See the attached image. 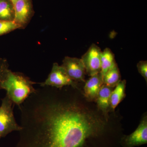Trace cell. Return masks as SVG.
Instances as JSON below:
<instances>
[{
  "mask_svg": "<svg viewBox=\"0 0 147 147\" xmlns=\"http://www.w3.org/2000/svg\"><path fill=\"white\" fill-rule=\"evenodd\" d=\"M137 69L146 80L147 81V61H140L137 65Z\"/></svg>",
  "mask_w": 147,
  "mask_h": 147,
  "instance_id": "e0dca14e",
  "label": "cell"
},
{
  "mask_svg": "<svg viewBox=\"0 0 147 147\" xmlns=\"http://www.w3.org/2000/svg\"><path fill=\"white\" fill-rule=\"evenodd\" d=\"M61 65L73 81L76 83L85 82V75L86 73L81 59L66 57Z\"/></svg>",
  "mask_w": 147,
  "mask_h": 147,
  "instance_id": "8992f818",
  "label": "cell"
},
{
  "mask_svg": "<svg viewBox=\"0 0 147 147\" xmlns=\"http://www.w3.org/2000/svg\"><path fill=\"white\" fill-rule=\"evenodd\" d=\"M40 86H50L62 88L66 86H71L78 89L77 84L68 76L62 66L55 63L53 64L52 70L45 82L40 84Z\"/></svg>",
  "mask_w": 147,
  "mask_h": 147,
  "instance_id": "277c9868",
  "label": "cell"
},
{
  "mask_svg": "<svg viewBox=\"0 0 147 147\" xmlns=\"http://www.w3.org/2000/svg\"><path fill=\"white\" fill-rule=\"evenodd\" d=\"M102 51L100 47L94 43L82 56L81 59L84 63L86 73L92 76L100 72Z\"/></svg>",
  "mask_w": 147,
  "mask_h": 147,
  "instance_id": "5b68a950",
  "label": "cell"
},
{
  "mask_svg": "<svg viewBox=\"0 0 147 147\" xmlns=\"http://www.w3.org/2000/svg\"><path fill=\"white\" fill-rule=\"evenodd\" d=\"M14 18L13 21L24 28L33 15L34 10L32 0H16L13 4Z\"/></svg>",
  "mask_w": 147,
  "mask_h": 147,
  "instance_id": "52a82bcc",
  "label": "cell"
},
{
  "mask_svg": "<svg viewBox=\"0 0 147 147\" xmlns=\"http://www.w3.org/2000/svg\"><path fill=\"white\" fill-rule=\"evenodd\" d=\"M115 55L109 48H105L102 52L101 56V71L102 76L107 71L113 68L116 65Z\"/></svg>",
  "mask_w": 147,
  "mask_h": 147,
  "instance_id": "7c38bea8",
  "label": "cell"
},
{
  "mask_svg": "<svg viewBox=\"0 0 147 147\" xmlns=\"http://www.w3.org/2000/svg\"><path fill=\"white\" fill-rule=\"evenodd\" d=\"M20 28V26L14 21L0 20V36Z\"/></svg>",
  "mask_w": 147,
  "mask_h": 147,
  "instance_id": "9a60e30c",
  "label": "cell"
},
{
  "mask_svg": "<svg viewBox=\"0 0 147 147\" xmlns=\"http://www.w3.org/2000/svg\"><path fill=\"white\" fill-rule=\"evenodd\" d=\"M10 1L12 3H13V4L16 1V0H10Z\"/></svg>",
  "mask_w": 147,
  "mask_h": 147,
  "instance_id": "ac0fdd59",
  "label": "cell"
},
{
  "mask_svg": "<svg viewBox=\"0 0 147 147\" xmlns=\"http://www.w3.org/2000/svg\"><path fill=\"white\" fill-rule=\"evenodd\" d=\"M14 9L10 0H0V20L13 21Z\"/></svg>",
  "mask_w": 147,
  "mask_h": 147,
  "instance_id": "4fadbf2b",
  "label": "cell"
},
{
  "mask_svg": "<svg viewBox=\"0 0 147 147\" xmlns=\"http://www.w3.org/2000/svg\"><path fill=\"white\" fill-rule=\"evenodd\" d=\"M124 147H133L147 143V119L145 115L137 129L130 135L125 136L122 140Z\"/></svg>",
  "mask_w": 147,
  "mask_h": 147,
  "instance_id": "ba28073f",
  "label": "cell"
},
{
  "mask_svg": "<svg viewBox=\"0 0 147 147\" xmlns=\"http://www.w3.org/2000/svg\"><path fill=\"white\" fill-rule=\"evenodd\" d=\"M103 84L102 76L100 72L90 76L84 87V95L87 99L90 101L96 100Z\"/></svg>",
  "mask_w": 147,
  "mask_h": 147,
  "instance_id": "9c48e42d",
  "label": "cell"
},
{
  "mask_svg": "<svg viewBox=\"0 0 147 147\" xmlns=\"http://www.w3.org/2000/svg\"><path fill=\"white\" fill-rule=\"evenodd\" d=\"M35 84L21 74L9 69L1 84V89L5 90L13 104L19 106L35 91Z\"/></svg>",
  "mask_w": 147,
  "mask_h": 147,
  "instance_id": "7a4b0ae2",
  "label": "cell"
},
{
  "mask_svg": "<svg viewBox=\"0 0 147 147\" xmlns=\"http://www.w3.org/2000/svg\"><path fill=\"white\" fill-rule=\"evenodd\" d=\"M103 84L108 86L114 88L121 81L120 72L117 65L107 71L102 76Z\"/></svg>",
  "mask_w": 147,
  "mask_h": 147,
  "instance_id": "5bb4252c",
  "label": "cell"
},
{
  "mask_svg": "<svg viewBox=\"0 0 147 147\" xmlns=\"http://www.w3.org/2000/svg\"><path fill=\"white\" fill-rule=\"evenodd\" d=\"M113 88L103 84L100 88L96 101L98 109L107 115L110 108V95Z\"/></svg>",
  "mask_w": 147,
  "mask_h": 147,
  "instance_id": "30bf717a",
  "label": "cell"
},
{
  "mask_svg": "<svg viewBox=\"0 0 147 147\" xmlns=\"http://www.w3.org/2000/svg\"><path fill=\"white\" fill-rule=\"evenodd\" d=\"M126 82L124 80L119 82L113 90L110 95V108L114 111L125 96Z\"/></svg>",
  "mask_w": 147,
  "mask_h": 147,
  "instance_id": "8fae6325",
  "label": "cell"
},
{
  "mask_svg": "<svg viewBox=\"0 0 147 147\" xmlns=\"http://www.w3.org/2000/svg\"><path fill=\"white\" fill-rule=\"evenodd\" d=\"M9 70L8 65L4 60L0 59V89L1 84Z\"/></svg>",
  "mask_w": 147,
  "mask_h": 147,
  "instance_id": "2e32d148",
  "label": "cell"
},
{
  "mask_svg": "<svg viewBox=\"0 0 147 147\" xmlns=\"http://www.w3.org/2000/svg\"><path fill=\"white\" fill-rule=\"evenodd\" d=\"M18 106L17 147H82L102 131L105 123L75 99L60 97L55 88L40 86Z\"/></svg>",
  "mask_w": 147,
  "mask_h": 147,
  "instance_id": "6da1fadb",
  "label": "cell"
},
{
  "mask_svg": "<svg viewBox=\"0 0 147 147\" xmlns=\"http://www.w3.org/2000/svg\"><path fill=\"white\" fill-rule=\"evenodd\" d=\"M13 105L14 104L7 95L2 99L0 106V139L12 131H20L21 129L14 117Z\"/></svg>",
  "mask_w": 147,
  "mask_h": 147,
  "instance_id": "3957f363",
  "label": "cell"
}]
</instances>
